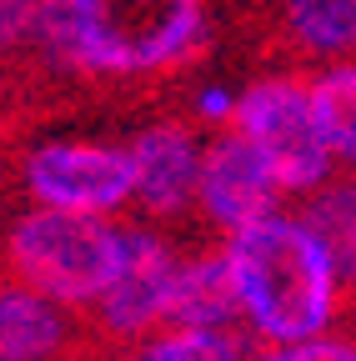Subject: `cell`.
<instances>
[{
  "mask_svg": "<svg viewBox=\"0 0 356 361\" xmlns=\"http://www.w3.org/2000/svg\"><path fill=\"white\" fill-rule=\"evenodd\" d=\"M221 246H226V261L236 271L241 322L261 341H296L331 331L346 276L306 216L271 211L231 231Z\"/></svg>",
  "mask_w": 356,
  "mask_h": 361,
  "instance_id": "cell-1",
  "label": "cell"
},
{
  "mask_svg": "<svg viewBox=\"0 0 356 361\" xmlns=\"http://www.w3.org/2000/svg\"><path fill=\"white\" fill-rule=\"evenodd\" d=\"M206 45V0H61L40 40L61 71L146 80L181 71Z\"/></svg>",
  "mask_w": 356,
  "mask_h": 361,
  "instance_id": "cell-2",
  "label": "cell"
},
{
  "mask_svg": "<svg viewBox=\"0 0 356 361\" xmlns=\"http://www.w3.org/2000/svg\"><path fill=\"white\" fill-rule=\"evenodd\" d=\"M121 246L125 226H116L111 216L35 206L16 216L6 236V261L25 286L56 296L61 306H96L121 266Z\"/></svg>",
  "mask_w": 356,
  "mask_h": 361,
  "instance_id": "cell-3",
  "label": "cell"
},
{
  "mask_svg": "<svg viewBox=\"0 0 356 361\" xmlns=\"http://www.w3.org/2000/svg\"><path fill=\"white\" fill-rule=\"evenodd\" d=\"M231 126L261 151L271 176L286 186V196L321 191L331 180V171H336V156L326 146L317 101H311V80H301V75L276 71V75L251 80L241 90V101H236Z\"/></svg>",
  "mask_w": 356,
  "mask_h": 361,
  "instance_id": "cell-4",
  "label": "cell"
},
{
  "mask_svg": "<svg viewBox=\"0 0 356 361\" xmlns=\"http://www.w3.org/2000/svg\"><path fill=\"white\" fill-rule=\"evenodd\" d=\"M20 186L35 206L116 216L136 201V156L111 141H40L20 156Z\"/></svg>",
  "mask_w": 356,
  "mask_h": 361,
  "instance_id": "cell-5",
  "label": "cell"
},
{
  "mask_svg": "<svg viewBox=\"0 0 356 361\" xmlns=\"http://www.w3.org/2000/svg\"><path fill=\"white\" fill-rule=\"evenodd\" d=\"M176 276H181V251H176L161 231L151 226H125V246H121V266L111 286L101 291V301L91 306L96 326L106 336H141L171 322V296H176Z\"/></svg>",
  "mask_w": 356,
  "mask_h": 361,
  "instance_id": "cell-6",
  "label": "cell"
},
{
  "mask_svg": "<svg viewBox=\"0 0 356 361\" xmlns=\"http://www.w3.org/2000/svg\"><path fill=\"white\" fill-rule=\"evenodd\" d=\"M286 186L271 176V166L261 161V151L231 126L226 135H216L206 146V166H201V216L216 226L221 236L241 231V226L281 211Z\"/></svg>",
  "mask_w": 356,
  "mask_h": 361,
  "instance_id": "cell-7",
  "label": "cell"
},
{
  "mask_svg": "<svg viewBox=\"0 0 356 361\" xmlns=\"http://www.w3.org/2000/svg\"><path fill=\"white\" fill-rule=\"evenodd\" d=\"M136 156V206L151 221H176L201 206V166L206 146L186 121H151L130 141Z\"/></svg>",
  "mask_w": 356,
  "mask_h": 361,
  "instance_id": "cell-8",
  "label": "cell"
},
{
  "mask_svg": "<svg viewBox=\"0 0 356 361\" xmlns=\"http://www.w3.org/2000/svg\"><path fill=\"white\" fill-rule=\"evenodd\" d=\"M75 336L70 306L16 281H0V361H56Z\"/></svg>",
  "mask_w": 356,
  "mask_h": 361,
  "instance_id": "cell-9",
  "label": "cell"
},
{
  "mask_svg": "<svg viewBox=\"0 0 356 361\" xmlns=\"http://www.w3.org/2000/svg\"><path fill=\"white\" fill-rule=\"evenodd\" d=\"M236 322H241V291H236V271L226 261V246L181 256V276H176L166 326H236Z\"/></svg>",
  "mask_w": 356,
  "mask_h": 361,
  "instance_id": "cell-10",
  "label": "cell"
},
{
  "mask_svg": "<svg viewBox=\"0 0 356 361\" xmlns=\"http://www.w3.org/2000/svg\"><path fill=\"white\" fill-rule=\"evenodd\" d=\"M281 30L306 61H356V0H281Z\"/></svg>",
  "mask_w": 356,
  "mask_h": 361,
  "instance_id": "cell-11",
  "label": "cell"
},
{
  "mask_svg": "<svg viewBox=\"0 0 356 361\" xmlns=\"http://www.w3.org/2000/svg\"><path fill=\"white\" fill-rule=\"evenodd\" d=\"M311 101H317L326 146L341 166H356V61H331L311 75Z\"/></svg>",
  "mask_w": 356,
  "mask_h": 361,
  "instance_id": "cell-12",
  "label": "cell"
},
{
  "mask_svg": "<svg viewBox=\"0 0 356 361\" xmlns=\"http://www.w3.org/2000/svg\"><path fill=\"white\" fill-rule=\"evenodd\" d=\"M306 221H311V231L326 241V251L336 256L346 286H356V176L326 180L321 191H311Z\"/></svg>",
  "mask_w": 356,
  "mask_h": 361,
  "instance_id": "cell-13",
  "label": "cell"
},
{
  "mask_svg": "<svg viewBox=\"0 0 356 361\" xmlns=\"http://www.w3.org/2000/svg\"><path fill=\"white\" fill-rule=\"evenodd\" d=\"M136 361H251L231 326H166L151 336Z\"/></svg>",
  "mask_w": 356,
  "mask_h": 361,
  "instance_id": "cell-14",
  "label": "cell"
},
{
  "mask_svg": "<svg viewBox=\"0 0 356 361\" xmlns=\"http://www.w3.org/2000/svg\"><path fill=\"white\" fill-rule=\"evenodd\" d=\"M61 11V0H0V56H20V51H40L51 20Z\"/></svg>",
  "mask_w": 356,
  "mask_h": 361,
  "instance_id": "cell-15",
  "label": "cell"
},
{
  "mask_svg": "<svg viewBox=\"0 0 356 361\" xmlns=\"http://www.w3.org/2000/svg\"><path fill=\"white\" fill-rule=\"evenodd\" d=\"M251 361H356V341L351 336H296V341H266V351H256Z\"/></svg>",
  "mask_w": 356,
  "mask_h": 361,
  "instance_id": "cell-16",
  "label": "cell"
},
{
  "mask_svg": "<svg viewBox=\"0 0 356 361\" xmlns=\"http://www.w3.org/2000/svg\"><path fill=\"white\" fill-rule=\"evenodd\" d=\"M236 90L231 85H201L191 90V121L196 126H231L236 121Z\"/></svg>",
  "mask_w": 356,
  "mask_h": 361,
  "instance_id": "cell-17",
  "label": "cell"
}]
</instances>
